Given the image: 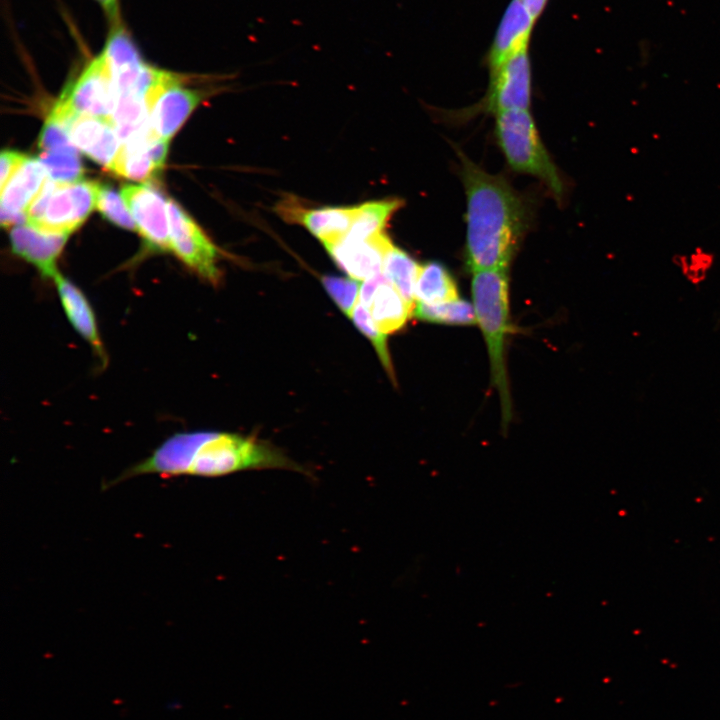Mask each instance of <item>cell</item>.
Instances as JSON below:
<instances>
[{"label":"cell","instance_id":"obj_7","mask_svg":"<svg viewBox=\"0 0 720 720\" xmlns=\"http://www.w3.org/2000/svg\"><path fill=\"white\" fill-rule=\"evenodd\" d=\"M98 189L99 184L92 181L56 182L42 217L32 227L45 232L69 235L87 219L96 206Z\"/></svg>","mask_w":720,"mask_h":720},{"label":"cell","instance_id":"obj_5","mask_svg":"<svg viewBox=\"0 0 720 720\" xmlns=\"http://www.w3.org/2000/svg\"><path fill=\"white\" fill-rule=\"evenodd\" d=\"M118 93L102 51L63 90L59 102L78 115L110 119Z\"/></svg>","mask_w":720,"mask_h":720},{"label":"cell","instance_id":"obj_13","mask_svg":"<svg viewBox=\"0 0 720 720\" xmlns=\"http://www.w3.org/2000/svg\"><path fill=\"white\" fill-rule=\"evenodd\" d=\"M537 19L521 0H511L497 27L487 56L490 73L504 62L529 48Z\"/></svg>","mask_w":720,"mask_h":720},{"label":"cell","instance_id":"obj_22","mask_svg":"<svg viewBox=\"0 0 720 720\" xmlns=\"http://www.w3.org/2000/svg\"><path fill=\"white\" fill-rule=\"evenodd\" d=\"M413 315L419 320L438 324L463 326L477 323L473 305L460 298L434 305L416 302Z\"/></svg>","mask_w":720,"mask_h":720},{"label":"cell","instance_id":"obj_19","mask_svg":"<svg viewBox=\"0 0 720 720\" xmlns=\"http://www.w3.org/2000/svg\"><path fill=\"white\" fill-rule=\"evenodd\" d=\"M402 204V200L391 198L357 205L351 227L343 238L365 240L385 233L390 219Z\"/></svg>","mask_w":720,"mask_h":720},{"label":"cell","instance_id":"obj_27","mask_svg":"<svg viewBox=\"0 0 720 720\" xmlns=\"http://www.w3.org/2000/svg\"><path fill=\"white\" fill-rule=\"evenodd\" d=\"M39 148L44 151L77 152L68 131L60 123L48 117L39 137Z\"/></svg>","mask_w":720,"mask_h":720},{"label":"cell","instance_id":"obj_15","mask_svg":"<svg viewBox=\"0 0 720 720\" xmlns=\"http://www.w3.org/2000/svg\"><path fill=\"white\" fill-rule=\"evenodd\" d=\"M68 234L45 232L32 226L18 225L10 232L12 251L37 268L44 278L51 280L59 272L57 259Z\"/></svg>","mask_w":720,"mask_h":720},{"label":"cell","instance_id":"obj_24","mask_svg":"<svg viewBox=\"0 0 720 720\" xmlns=\"http://www.w3.org/2000/svg\"><path fill=\"white\" fill-rule=\"evenodd\" d=\"M355 326L372 342L386 372L394 379L393 367L387 347L386 334L374 325L369 311L358 301L351 315Z\"/></svg>","mask_w":720,"mask_h":720},{"label":"cell","instance_id":"obj_10","mask_svg":"<svg viewBox=\"0 0 720 720\" xmlns=\"http://www.w3.org/2000/svg\"><path fill=\"white\" fill-rule=\"evenodd\" d=\"M358 301L369 311L377 329L386 335L400 330L413 315L414 307L383 273L362 283Z\"/></svg>","mask_w":720,"mask_h":720},{"label":"cell","instance_id":"obj_14","mask_svg":"<svg viewBox=\"0 0 720 720\" xmlns=\"http://www.w3.org/2000/svg\"><path fill=\"white\" fill-rule=\"evenodd\" d=\"M46 171L38 159L27 157L9 181L1 188V225L27 222V209L42 188Z\"/></svg>","mask_w":720,"mask_h":720},{"label":"cell","instance_id":"obj_11","mask_svg":"<svg viewBox=\"0 0 720 720\" xmlns=\"http://www.w3.org/2000/svg\"><path fill=\"white\" fill-rule=\"evenodd\" d=\"M392 243L386 233L365 239L342 238L324 247L339 268L355 280H367L382 272L385 253Z\"/></svg>","mask_w":720,"mask_h":720},{"label":"cell","instance_id":"obj_28","mask_svg":"<svg viewBox=\"0 0 720 720\" xmlns=\"http://www.w3.org/2000/svg\"><path fill=\"white\" fill-rule=\"evenodd\" d=\"M678 259L681 271L694 281L705 277L713 264V255L702 248H696L689 254L680 255Z\"/></svg>","mask_w":720,"mask_h":720},{"label":"cell","instance_id":"obj_8","mask_svg":"<svg viewBox=\"0 0 720 720\" xmlns=\"http://www.w3.org/2000/svg\"><path fill=\"white\" fill-rule=\"evenodd\" d=\"M531 101V62L524 49L490 73V84L483 107L495 114L528 110Z\"/></svg>","mask_w":720,"mask_h":720},{"label":"cell","instance_id":"obj_26","mask_svg":"<svg viewBox=\"0 0 720 720\" xmlns=\"http://www.w3.org/2000/svg\"><path fill=\"white\" fill-rule=\"evenodd\" d=\"M322 284L340 310L350 316L359 299L360 284L353 278L326 275Z\"/></svg>","mask_w":720,"mask_h":720},{"label":"cell","instance_id":"obj_30","mask_svg":"<svg viewBox=\"0 0 720 720\" xmlns=\"http://www.w3.org/2000/svg\"><path fill=\"white\" fill-rule=\"evenodd\" d=\"M102 9L110 25L121 22L119 0H94Z\"/></svg>","mask_w":720,"mask_h":720},{"label":"cell","instance_id":"obj_21","mask_svg":"<svg viewBox=\"0 0 720 720\" xmlns=\"http://www.w3.org/2000/svg\"><path fill=\"white\" fill-rule=\"evenodd\" d=\"M419 270L420 265L408 253L393 242L390 244L384 256L382 272L413 307Z\"/></svg>","mask_w":720,"mask_h":720},{"label":"cell","instance_id":"obj_4","mask_svg":"<svg viewBox=\"0 0 720 720\" xmlns=\"http://www.w3.org/2000/svg\"><path fill=\"white\" fill-rule=\"evenodd\" d=\"M495 135L510 167L544 183L556 199L563 195V181L547 153L528 110L496 114Z\"/></svg>","mask_w":720,"mask_h":720},{"label":"cell","instance_id":"obj_2","mask_svg":"<svg viewBox=\"0 0 720 720\" xmlns=\"http://www.w3.org/2000/svg\"><path fill=\"white\" fill-rule=\"evenodd\" d=\"M461 158L467 265L472 272L508 268L526 228L524 203L505 179Z\"/></svg>","mask_w":720,"mask_h":720},{"label":"cell","instance_id":"obj_12","mask_svg":"<svg viewBox=\"0 0 720 720\" xmlns=\"http://www.w3.org/2000/svg\"><path fill=\"white\" fill-rule=\"evenodd\" d=\"M177 75L156 96L149 108V119L156 134L169 140L207 93L182 86Z\"/></svg>","mask_w":720,"mask_h":720},{"label":"cell","instance_id":"obj_1","mask_svg":"<svg viewBox=\"0 0 720 720\" xmlns=\"http://www.w3.org/2000/svg\"><path fill=\"white\" fill-rule=\"evenodd\" d=\"M268 468L305 472L278 449L256 438L218 431L178 432L165 439L148 457L109 481L105 488L148 474L164 478L220 477Z\"/></svg>","mask_w":720,"mask_h":720},{"label":"cell","instance_id":"obj_23","mask_svg":"<svg viewBox=\"0 0 720 720\" xmlns=\"http://www.w3.org/2000/svg\"><path fill=\"white\" fill-rule=\"evenodd\" d=\"M49 179L58 183L82 180L83 166L78 153L68 151H44L38 157Z\"/></svg>","mask_w":720,"mask_h":720},{"label":"cell","instance_id":"obj_20","mask_svg":"<svg viewBox=\"0 0 720 720\" xmlns=\"http://www.w3.org/2000/svg\"><path fill=\"white\" fill-rule=\"evenodd\" d=\"M457 299L456 283L445 266L434 261L420 265L415 285V303L434 305Z\"/></svg>","mask_w":720,"mask_h":720},{"label":"cell","instance_id":"obj_31","mask_svg":"<svg viewBox=\"0 0 720 720\" xmlns=\"http://www.w3.org/2000/svg\"><path fill=\"white\" fill-rule=\"evenodd\" d=\"M532 15L538 19L545 9L548 0H521Z\"/></svg>","mask_w":720,"mask_h":720},{"label":"cell","instance_id":"obj_17","mask_svg":"<svg viewBox=\"0 0 720 720\" xmlns=\"http://www.w3.org/2000/svg\"><path fill=\"white\" fill-rule=\"evenodd\" d=\"M67 130L78 149L95 162L110 167L120 149V140L108 119L79 115Z\"/></svg>","mask_w":720,"mask_h":720},{"label":"cell","instance_id":"obj_16","mask_svg":"<svg viewBox=\"0 0 720 720\" xmlns=\"http://www.w3.org/2000/svg\"><path fill=\"white\" fill-rule=\"evenodd\" d=\"M64 314L72 328L81 336L105 366L107 354L99 332L97 319L92 305L83 291L68 278L58 272L52 279Z\"/></svg>","mask_w":720,"mask_h":720},{"label":"cell","instance_id":"obj_29","mask_svg":"<svg viewBox=\"0 0 720 720\" xmlns=\"http://www.w3.org/2000/svg\"><path fill=\"white\" fill-rule=\"evenodd\" d=\"M27 159V156H25L22 153L12 151V150H4L1 153L0 162H1V188L5 186V184L9 181V179L12 177V175L17 171V169L22 165V163Z\"/></svg>","mask_w":720,"mask_h":720},{"label":"cell","instance_id":"obj_6","mask_svg":"<svg viewBox=\"0 0 720 720\" xmlns=\"http://www.w3.org/2000/svg\"><path fill=\"white\" fill-rule=\"evenodd\" d=\"M168 219L171 252L202 279L217 285L222 273L215 245L172 200H168Z\"/></svg>","mask_w":720,"mask_h":720},{"label":"cell","instance_id":"obj_3","mask_svg":"<svg viewBox=\"0 0 720 720\" xmlns=\"http://www.w3.org/2000/svg\"><path fill=\"white\" fill-rule=\"evenodd\" d=\"M471 293L476 322L487 346L492 382L501 401L503 425L507 426L512 416L505 358L510 328L508 268L474 271Z\"/></svg>","mask_w":720,"mask_h":720},{"label":"cell","instance_id":"obj_25","mask_svg":"<svg viewBox=\"0 0 720 720\" xmlns=\"http://www.w3.org/2000/svg\"><path fill=\"white\" fill-rule=\"evenodd\" d=\"M96 206L100 213L111 223L124 229L137 230V226L128 212L124 200L110 186L99 185Z\"/></svg>","mask_w":720,"mask_h":720},{"label":"cell","instance_id":"obj_9","mask_svg":"<svg viewBox=\"0 0 720 720\" xmlns=\"http://www.w3.org/2000/svg\"><path fill=\"white\" fill-rule=\"evenodd\" d=\"M121 194L146 246L152 251L171 252L168 201L162 194L150 185H125Z\"/></svg>","mask_w":720,"mask_h":720},{"label":"cell","instance_id":"obj_18","mask_svg":"<svg viewBox=\"0 0 720 720\" xmlns=\"http://www.w3.org/2000/svg\"><path fill=\"white\" fill-rule=\"evenodd\" d=\"M355 210L356 206L311 209L304 206L296 224L303 225L325 245L342 239L348 233Z\"/></svg>","mask_w":720,"mask_h":720}]
</instances>
